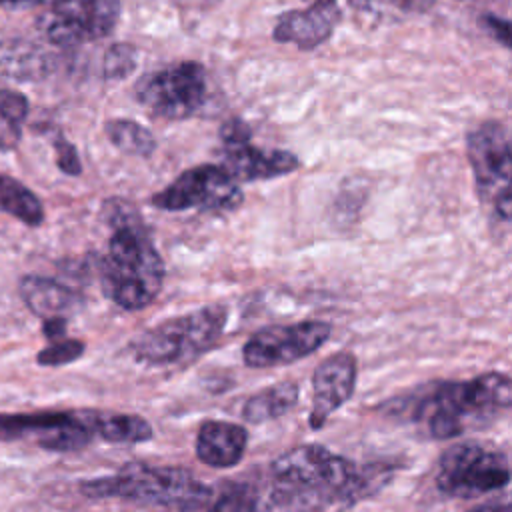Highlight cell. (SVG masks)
<instances>
[{
    "instance_id": "cell-2",
    "label": "cell",
    "mask_w": 512,
    "mask_h": 512,
    "mask_svg": "<svg viewBox=\"0 0 512 512\" xmlns=\"http://www.w3.org/2000/svg\"><path fill=\"white\" fill-rule=\"evenodd\" d=\"M106 220L112 226L108 252L98 272L104 294L124 310L148 306L164 282V260L132 206L106 202Z\"/></svg>"
},
{
    "instance_id": "cell-31",
    "label": "cell",
    "mask_w": 512,
    "mask_h": 512,
    "mask_svg": "<svg viewBox=\"0 0 512 512\" xmlns=\"http://www.w3.org/2000/svg\"><path fill=\"white\" fill-rule=\"evenodd\" d=\"M468 512H510V504L508 502H488L482 506H474Z\"/></svg>"
},
{
    "instance_id": "cell-9",
    "label": "cell",
    "mask_w": 512,
    "mask_h": 512,
    "mask_svg": "<svg viewBox=\"0 0 512 512\" xmlns=\"http://www.w3.org/2000/svg\"><path fill=\"white\" fill-rule=\"evenodd\" d=\"M244 200L240 184L220 164H200L184 170L164 190L152 196V206L166 212L202 210L230 212Z\"/></svg>"
},
{
    "instance_id": "cell-30",
    "label": "cell",
    "mask_w": 512,
    "mask_h": 512,
    "mask_svg": "<svg viewBox=\"0 0 512 512\" xmlns=\"http://www.w3.org/2000/svg\"><path fill=\"white\" fill-rule=\"evenodd\" d=\"M42 4L44 0H0V8H8V10H26Z\"/></svg>"
},
{
    "instance_id": "cell-6",
    "label": "cell",
    "mask_w": 512,
    "mask_h": 512,
    "mask_svg": "<svg viewBox=\"0 0 512 512\" xmlns=\"http://www.w3.org/2000/svg\"><path fill=\"white\" fill-rule=\"evenodd\" d=\"M466 148L480 202L498 222H508L512 208V148L506 126L498 120L482 122L468 134Z\"/></svg>"
},
{
    "instance_id": "cell-24",
    "label": "cell",
    "mask_w": 512,
    "mask_h": 512,
    "mask_svg": "<svg viewBox=\"0 0 512 512\" xmlns=\"http://www.w3.org/2000/svg\"><path fill=\"white\" fill-rule=\"evenodd\" d=\"M210 512H262V506L252 486L230 482L216 496Z\"/></svg>"
},
{
    "instance_id": "cell-4",
    "label": "cell",
    "mask_w": 512,
    "mask_h": 512,
    "mask_svg": "<svg viewBox=\"0 0 512 512\" xmlns=\"http://www.w3.org/2000/svg\"><path fill=\"white\" fill-rule=\"evenodd\" d=\"M86 498H120L140 504L192 510L212 500V490L186 468L152 466L146 462H128L116 474L98 476L80 482Z\"/></svg>"
},
{
    "instance_id": "cell-15",
    "label": "cell",
    "mask_w": 512,
    "mask_h": 512,
    "mask_svg": "<svg viewBox=\"0 0 512 512\" xmlns=\"http://www.w3.org/2000/svg\"><path fill=\"white\" fill-rule=\"evenodd\" d=\"M248 446V432L244 426L226 420H206L196 434V456L202 464L212 468L236 466Z\"/></svg>"
},
{
    "instance_id": "cell-19",
    "label": "cell",
    "mask_w": 512,
    "mask_h": 512,
    "mask_svg": "<svg viewBox=\"0 0 512 512\" xmlns=\"http://www.w3.org/2000/svg\"><path fill=\"white\" fill-rule=\"evenodd\" d=\"M88 422L94 434L112 444H142L154 434L150 422L138 414L88 410Z\"/></svg>"
},
{
    "instance_id": "cell-27",
    "label": "cell",
    "mask_w": 512,
    "mask_h": 512,
    "mask_svg": "<svg viewBox=\"0 0 512 512\" xmlns=\"http://www.w3.org/2000/svg\"><path fill=\"white\" fill-rule=\"evenodd\" d=\"M54 150H56V164H58V168L64 174L78 176L82 172V164H80L78 152H76V148L64 136H58L54 140Z\"/></svg>"
},
{
    "instance_id": "cell-16",
    "label": "cell",
    "mask_w": 512,
    "mask_h": 512,
    "mask_svg": "<svg viewBox=\"0 0 512 512\" xmlns=\"http://www.w3.org/2000/svg\"><path fill=\"white\" fill-rule=\"evenodd\" d=\"M18 290L26 308L42 320L52 316H64L78 306V294L66 284L52 278L28 274L20 280Z\"/></svg>"
},
{
    "instance_id": "cell-21",
    "label": "cell",
    "mask_w": 512,
    "mask_h": 512,
    "mask_svg": "<svg viewBox=\"0 0 512 512\" xmlns=\"http://www.w3.org/2000/svg\"><path fill=\"white\" fill-rule=\"evenodd\" d=\"M72 416V412H26V414H0V442L18 440L30 434H44L50 428L60 426Z\"/></svg>"
},
{
    "instance_id": "cell-10",
    "label": "cell",
    "mask_w": 512,
    "mask_h": 512,
    "mask_svg": "<svg viewBox=\"0 0 512 512\" xmlns=\"http://www.w3.org/2000/svg\"><path fill=\"white\" fill-rule=\"evenodd\" d=\"M44 36L56 46H78L108 36L120 20L118 0H44Z\"/></svg>"
},
{
    "instance_id": "cell-28",
    "label": "cell",
    "mask_w": 512,
    "mask_h": 512,
    "mask_svg": "<svg viewBox=\"0 0 512 512\" xmlns=\"http://www.w3.org/2000/svg\"><path fill=\"white\" fill-rule=\"evenodd\" d=\"M478 24H480L496 42H500L504 48H508V44H510V40H508V36H510V24H508V20L486 12V14L480 16Z\"/></svg>"
},
{
    "instance_id": "cell-11",
    "label": "cell",
    "mask_w": 512,
    "mask_h": 512,
    "mask_svg": "<svg viewBox=\"0 0 512 512\" xmlns=\"http://www.w3.org/2000/svg\"><path fill=\"white\" fill-rule=\"evenodd\" d=\"M332 334V326L322 320H302L284 326H268L254 332L242 358L248 368H274L292 364L314 354Z\"/></svg>"
},
{
    "instance_id": "cell-8",
    "label": "cell",
    "mask_w": 512,
    "mask_h": 512,
    "mask_svg": "<svg viewBox=\"0 0 512 512\" xmlns=\"http://www.w3.org/2000/svg\"><path fill=\"white\" fill-rule=\"evenodd\" d=\"M134 96L152 116L184 120L194 116L208 98V74L200 62L184 60L144 74Z\"/></svg>"
},
{
    "instance_id": "cell-7",
    "label": "cell",
    "mask_w": 512,
    "mask_h": 512,
    "mask_svg": "<svg viewBox=\"0 0 512 512\" xmlns=\"http://www.w3.org/2000/svg\"><path fill=\"white\" fill-rule=\"evenodd\" d=\"M508 482L510 466L504 452L474 440H462L448 446L438 460L436 486L450 498H478L506 488Z\"/></svg>"
},
{
    "instance_id": "cell-14",
    "label": "cell",
    "mask_w": 512,
    "mask_h": 512,
    "mask_svg": "<svg viewBox=\"0 0 512 512\" xmlns=\"http://www.w3.org/2000/svg\"><path fill=\"white\" fill-rule=\"evenodd\" d=\"M220 166L240 184L290 174L300 168V160L288 150H264L250 140H238L222 144Z\"/></svg>"
},
{
    "instance_id": "cell-3",
    "label": "cell",
    "mask_w": 512,
    "mask_h": 512,
    "mask_svg": "<svg viewBox=\"0 0 512 512\" xmlns=\"http://www.w3.org/2000/svg\"><path fill=\"white\" fill-rule=\"evenodd\" d=\"M510 404V378L502 372H484L466 382H434L406 408L428 436L450 440L498 418Z\"/></svg>"
},
{
    "instance_id": "cell-18",
    "label": "cell",
    "mask_w": 512,
    "mask_h": 512,
    "mask_svg": "<svg viewBox=\"0 0 512 512\" xmlns=\"http://www.w3.org/2000/svg\"><path fill=\"white\" fill-rule=\"evenodd\" d=\"M300 396L296 382H278L256 394H252L242 408V416L250 424H264L288 414Z\"/></svg>"
},
{
    "instance_id": "cell-22",
    "label": "cell",
    "mask_w": 512,
    "mask_h": 512,
    "mask_svg": "<svg viewBox=\"0 0 512 512\" xmlns=\"http://www.w3.org/2000/svg\"><path fill=\"white\" fill-rule=\"evenodd\" d=\"M104 132L108 140L124 154L148 158L156 150L154 134L134 120H128V118L108 120L104 126Z\"/></svg>"
},
{
    "instance_id": "cell-29",
    "label": "cell",
    "mask_w": 512,
    "mask_h": 512,
    "mask_svg": "<svg viewBox=\"0 0 512 512\" xmlns=\"http://www.w3.org/2000/svg\"><path fill=\"white\" fill-rule=\"evenodd\" d=\"M42 332H44V336H46L50 342H52V340H60V338L66 334V318H64V316L44 318Z\"/></svg>"
},
{
    "instance_id": "cell-23",
    "label": "cell",
    "mask_w": 512,
    "mask_h": 512,
    "mask_svg": "<svg viewBox=\"0 0 512 512\" xmlns=\"http://www.w3.org/2000/svg\"><path fill=\"white\" fill-rule=\"evenodd\" d=\"M28 116V100L16 90H0V150L16 148L22 136V124Z\"/></svg>"
},
{
    "instance_id": "cell-17",
    "label": "cell",
    "mask_w": 512,
    "mask_h": 512,
    "mask_svg": "<svg viewBox=\"0 0 512 512\" xmlns=\"http://www.w3.org/2000/svg\"><path fill=\"white\" fill-rule=\"evenodd\" d=\"M52 70V56L28 40L0 42V78L40 80Z\"/></svg>"
},
{
    "instance_id": "cell-1",
    "label": "cell",
    "mask_w": 512,
    "mask_h": 512,
    "mask_svg": "<svg viewBox=\"0 0 512 512\" xmlns=\"http://www.w3.org/2000/svg\"><path fill=\"white\" fill-rule=\"evenodd\" d=\"M388 462L356 464L320 444H302L282 452L270 464L268 512H320L326 506L374 496L394 476Z\"/></svg>"
},
{
    "instance_id": "cell-25",
    "label": "cell",
    "mask_w": 512,
    "mask_h": 512,
    "mask_svg": "<svg viewBox=\"0 0 512 512\" xmlns=\"http://www.w3.org/2000/svg\"><path fill=\"white\" fill-rule=\"evenodd\" d=\"M102 70L108 80H120L134 72L136 68V50L132 44H112L102 60Z\"/></svg>"
},
{
    "instance_id": "cell-5",
    "label": "cell",
    "mask_w": 512,
    "mask_h": 512,
    "mask_svg": "<svg viewBox=\"0 0 512 512\" xmlns=\"http://www.w3.org/2000/svg\"><path fill=\"white\" fill-rule=\"evenodd\" d=\"M226 322L228 308L224 304H208L140 332L130 342V352L138 362L150 366L192 362L220 340Z\"/></svg>"
},
{
    "instance_id": "cell-20",
    "label": "cell",
    "mask_w": 512,
    "mask_h": 512,
    "mask_svg": "<svg viewBox=\"0 0 512 512\" xmlns=\"http://www.w3.org/2000/svg\"><path fill=\"white\" fill-rule=\"evenodd\" d=\"M0 212L10 214L26 226H40L44 222V208L38 196L6 174H0Z\"/></svg>"
},
{
    "instance_id": "cell-13",
    "label": "cell",
    "mask_w": 512,
    "mask_h": 512,
    "mask_svg": "<svg viewBox=\"0 0 512 512\" xmlns=\"http://www.w3.org/2000/svg\"><path fill=\"white\" fill-rule=\"evenodd\" d=\"M340 22L336 0H312L306 8L288 10L278 16L272 38L280 44H294L300 50H312L324 44Z\"/></svg>"
},
{
    "instance_id": "cell-12",
    "label": "cell",
    "mask_w": 512,
    "mask_h": 512,
    "mask_svg": "<svg viewBox=\"0 0 512 512\" xmlns=\"http://www.w3.org/2000/svg\"><path fill=\"white\" fill-rule=\"evenodd\" d=\"M358 366L350 352H336L320 362L312 376V404H310V428H322L328 418L342 408L354 394Z\"/></svg>"
},
{
    "instance_id": "cell-26",
    "label": "cell",
    "mask_w": 512,
    "mask_h": 512,
    "mask_svg": "<svg viewBox=\"0 0 512 512\" xmlns=\"http://www.w3.org/2000/svg\"><path fill=\"white\" fill-rule=\"evenodd\" d=\"M84 350L86 346L82 340L60 338V340H52V344L42 348L36 354V362L40 366H64L78 360L84 354Z\"/></svg>"
}]
</instances>
